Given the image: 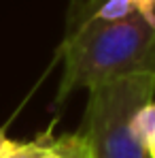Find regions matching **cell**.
<instances>
[{"label": "cell", "instance_id": "cell-1", "mask_svg": "<svg viewBox=\"0 0 155 158\" xmlns=\"http://www.w3.org/2000/svg\"><path fill=\"white\" fill-rule=\"evenodd\" d=\"M62 77L55 105L81 88H98L106 81L155 73V24L140 15L121 22H100L68 11L66 34L57 47Z\"/></svg>", "mask_w": 155, "mask_h": 158}, {"label": "cell", "instance_id": "cell-2", "mask_svg": "<svg viewBox=\"0 0 155 158\" xmlns=\"http://www.w3.org/2000/svg\"><path fill=\"white\" fill-rule=\"evenodd\" d=\"M155 96V73H138L89 90L83 126L87 158H151L132 135L134 113Z\"/></svg>", "mask_w": 155, "mask_h": 158}, {"label": "cell", "instance_id": "cell-3", "mask_svg": "<svg viewBox=\"0 0 155 158\" xmlns=\"http://www.w3.org/2000/svg\"><path fill=\"white\" fill-rule=\"evenodd\" d=\"M87 156V148L83 137L75 135H60L53 137L51 132H43L32 141L19 143L15 141L6 158H72Z\"/></svg>", "mask_w": 155, "mask_h": 158}, {"label": "cell", "instance_id": "cell-4", "mask_svg": "<svg viewBox=\"0 0 155 158\" xmlns=\"http://www.w3.org/2000/svg\"><path fill=\"white\" fill-rule=\"evenodd\" d=\"M68 11L100 22H121L140 15L155 24V0H72Z\"/></svg>", "mask_w": 155, "mask_h": 158}, {"label": "cell", "instance_id": "cell-5", "mask_svg": "<svg viewBox=\"0 0 155 158\" xmlns=\"http://www.w3.org/2000/svg\"><path fill=\"white\" fill-rule=\"evenodd\" d=\"M132 135L147 148V143L151 141V137L155 135V101L147 103L145 107H140L134 118H132Z\"/></svg>", "mask_w": 155, "mask_h": 158}, {"label": "cell", "instance_id": "cell-6", "mask_svg": "<svg viewBox=\"0 0 155 158\" xmlns=\"http://www.w3.org/2000/svg\"><path fill=\"white\" fill-rule=\"evenodd\" d=\"M13 143H15V141L6 137V131L0 128V158H6V154H9L11 148H13Z\"/></svg>", "mask_w": 155, "mask_h": 158}, {"label": "cell", "instance_id": "cell-7", "mask_svg": "<svg viewBox=\"0 0 155 158\" xmlns=\"http://www.w3.org/2000/svg\"><path fill=\"white\" fill-rule=\"evenodd\" d=\"M72 158H87V156H72Z\"/></svg>", "mask_w": 155, "mask_h": 158}, {"label": "cell", "instance_id": "cell-8", "mask_svg": "<svg viewBox=\"0 0 155 158\" xmlns=\"http://www.w3.org/2000/svg\"><path fill=\"white\" fill-rule=\"evenodd\" d=\"M151 158H155V154H153V156H151Z\"/></svg>", "mask_w": 155, "mask_h": 158}]
</instances>
